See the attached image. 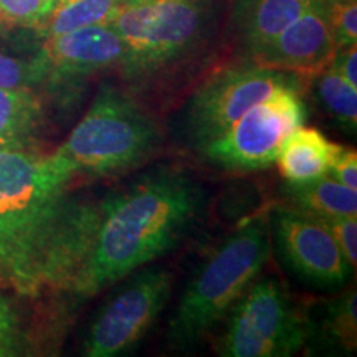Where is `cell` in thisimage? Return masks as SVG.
Instances as JSON below:
<instances>
[{
    "instance_id": "cell-1",
    "label": "cell",
    "mask_w": 357,
    "mask_h": 357,
    "mask_svg": "<svg viewBox=\"0 0 357 357\" xmlns=\"http://www.w3.org/2000/svg\"><path fill=\"white\" fill-rule=\"evenodd\" d=\"M77 177L56 153L0 151V284L71 291L100 218L98 202L73 189Z\"/></svg>"
},
{
    "instance_id": "cell-2",
    "label": "cell",
    "mask_w": 357,
    "mask_h": 357,
    "mask_svg": "<svg viewBox=\"0 0 357 357\" xmlns=\"http://www.w3.org/2000/svg\"><path fill=\"white\" fill-rule=\"evenodd\" d=\"M207 204L202 184L187 169L151 167L98 202V227L75 281L91 298L178 247Z\"/></svg>"
},
{
    "instance_id": "cell-3",
    "label": "cell",
    "mask_w": 357,
    "mask_h": 357,
    "mask_svg": "<svg viewBox=\"0 0 357 357\" xmlns=\"http://www.w3.org/2000/svg\"><path fill=\"white\" fill-rule=\"evenodd\" d=\"M271 247L266 218L243 223L227 236L187 281L169 321V346L176 351L190 349L208 336L258 278Z\"/></svg>"
},
{
    "instance_id": "cell-4",
    "label": "cell",
    "mask_w": 357,
    "mask_h": 357,
    "mask_svg": "<svg viewBox=\"0 0 357 357\" xmlns=\"http://www.w3.org/2000/svg\"><path fill=\"white\" fill-rule=\"evenodd\" d=\"M162 134L158 121L126 91L102 84L60 154L78 176H123L149 162Z\"/></svg>"
},
{
    "instance_id": "cell-5",
    "label": "cell",
    "mask_w": 357,
    "mask_h": 357,
    "mask_svg": "<svg viewBox=\"0 0 357 357\" xmlns=\"http://www.w3.org/2000/svg\"><path fill=\"white\" fill-rule=\"evenodd\" d=\"M212 0H126L111 26L126 47L119 66L129 79L149 78L177 63L204 42Z\"/></svg>"
},
{
    "instance_id": "cell-6",
    "label": "cell",
    "mask_w": 357,
    "mask_h": 357,
    "mask_svg": "<svg viewBox=\"0 0 357 357\" xmlns=\"http://www.w3.org/2000/svg\"><path fill=\"white\" fill-rule=\"evenodd\" d=\"M215 351L223 357H287L311 339V323L276 278L255 280L225 316Z\"/></svg>"
},
{
    "instance_id": "cell-7",
    "label": "cell",
    "mask_w": 357,
    "mask_h": 357,
    "mask_svg": "<svg viewBox=\"0 0 357 357\" xmlns=\"http://www.w3.org/2000/svg\"><path fill=\"white\" fill-rule=\"evenodd\" d=\"M303 84L278 88L194 153L205 162L229 172H253L270 167L287 137L306 119Z\"/></svg>"
},
{
    "instance_id": "cell-8",
    "label": "cell",
    "mask_w": 357,
    "mask_h": 357,
    "mask_svg": "<svg viewBox=\"0 0 357 357\" xmlns=\"http://www.w3.org/2000/svg\"><path fill=\"white\" fill-rule=\"evenodd\" d=\"M296 83H305V78L252 60L217 71L192 93L178 113V137L195 151L230 128L253 105L278 88Z\"/></svg>"
},
{
    "instance_id": "cell-9",
    "label": "cell",
    "mask_w": 357,
    "mask_h": 357,
    "mask_svg": "<svg viewBox=\"0 0 357 357\" xmlns=\"http://www.w3.org/2000/svg\"><path fill=\"white\" fill-rule=\"evenodd\" d=\"M124 280L89 321L82 346L83 356L129 354L162 314L172 294L171 271L162 266L146 265Z\"/></svg>"
},
{
    "instance_id": "cell-10",
    "label": "cell",
    "mask_w": 357,
    "mask_h": 357,
    "mask_svg": "<svg viewBox=\"0 0 357 357\" xmlns=\"http://www.w3.org/2000/svg\"><path fill=\"white\" fill-rule=\"evenodd\" d=\"M268 222L280 260L298 278L316 288L336 289L354 275L321 218L280 207Z\"/></svg>"
},
{
    "instance_id": "cell-11",
    "label": "cell",
    "mask_w": 357,
    "mask_h": 357,
    "mask_svg": "<svg viewBox=\"0 0 357 357\" xmlns=\"http://www.w3.org/2000/svg\"><path fill=\"white\" fill-rule=\"evenodd\" d=\"M337 48L329 26L328 2L312 3L266 45L250 53L255 63L301 78H316L331 65Z\"/></svg>"
},
{
    "instance_id": "cell-12",
    "label": "cell",
    "mask_w": 357,
    "mask_h": 357,
    "mask_svg": "<svg viewBox=\"0 0 357 357\" xmlns=\"http://www.w3.org/2000/svg\"><path fill=\"white\" fill-rule=\"evenodd\" d=\"M38 58L47 78L71 79L119 68L126 58V47L113 26L95 25L47 37Z\"/></svg>"
},
{
    "instance_id": "cell-13",
    "label": "cell",
    "mask_w": 357,
    "mask_h": 357,
    "mask_svg": "<svg viewBox=\"0 0 357 357\" xmlns=\"http://www.w3.org/2000/svg\"><path fill=\"white\" fill-rule=\"evenodd\" d=\"M311 3L312 0H235L231 24L250 55L275 38Z\"/></svg>"
},
{
    "instance_id": "cell-14",
    "label": "cell",
    "mask_w": 357,
    "mask_h": 357,
    "mask_svg": "<svg viewBox=\"0 0 357 357\" xmlns=\"http://www.w3.org/2000/svg\"><path fill=\"white\" fill-rule=\"evenodd\" d=\"M43 105L32 88H0V151H33Z\"/></svg>"
},
{
    "instance_id": "cell-15",
    "label": "cell",
    "mask_w": 357,
    "mask_h": 357,
    "mask_svg": "<svg viewBox=\"0 0 357 357\" xmlns=\"http://www.w3.org/2000/svg\"><path fill=\"white\" fill-rule=\"evenodd\" d=\"M336 149L337 144L326 139L318 129L300 126L283 142L275 162L287 182H307L329 174Z\"/></svg>"
},
{
    "instance_id": "cell-16",
    "label": "cell",
    "mask_w": 357,
    "mask_h": 357,
    "mask_svg": "<svg viewBox=\"0 0 357 357\" xmlns=\"http://www.w3.org/2000/svg\"><path fill=\"white\" fill-rule=\"evenodd\" d=\"M288 207L314 217L357 215V192L326 174L307 182L283 187Z\"/></svg>"
},
{
    "instance_id": "cell-17",
    "label": "cell",
    "mask_w": 357,
    "mask_h": 357,
    "mask_svg": "<svg viewBox=\"0 0 357 357\" xmlns=\"http://www.w3.org/2000/svg\"><path fill=\"white\" fill-rule=\"evenodd\" d=\"M121 3V0H56L37 32L47 38L86 26L109 25Z\"/></svg>"
},
{
    "instance_id": "cell-18",
    "label": "cell",
    "mask_w": 357,
    "mask_h": 357,
    "mask_svg": "<svg viewBox=\"0 0 357 357\" xmlns=\"http://www.w3.org/2000/svg\"><path fill=\"white\" fill-rule=\"evenodd\" d=\"M357 307L356 288L347 289L344 294L331 301L326 307L321 321V336L329 347L354 354L357 349Z\"/></svg>"
},
{
    "instance_id": "cell-19",
    "label": "cell",
    "mask_w": 357,
    "mask_h": 357,
    "mask_svg": "<svg viewBox=\"0 0 357 357\" xmlns=\"http://www.w3.org/2000/svg\"><path fill=\"white\" fill-rule=\"evenodd\" d=\"M316 78V93L326 113L347 132L354 134L357 128V88L329 66Z\"/></svg>"
},
{
    "instance_id": "cell-20",
    "label": "cell",
    "mask_w": 357,
    "mask_h": 357,
    "mask_svg": "<svg viewBox=\"0 0 357 357\" xmlns=\"http://www.w3.org/2000/svg\"><path fill=\"white\" fill-rule=\"evenodd\" d=\"M56 0H0V26L38 29Z\"/></svg>"
},
{
    "instance_id": "cell-21",
    "label": "cell",
    "mask_w": 357,
    "mask_h": 357,
    "mask_svg": "<svg viewBox=\"0 0 357 357\" xmlns=\"http://www.w3.org/2000/svg\"><path fill=\"white\" fill-rule=\"evenodd\" d=\"M47 78V70L37 56L32 61L0 52V88H30Z\"/></svg>"
},
{
    "instance_id": "cell-22",
    "label": "cell",
    "mask_w": 357,
    "mask_h": 357,
    "mask_svg": "<svg viewBox=\"0 0 357 357\" xmlns=\"http://www.w3.org/2000/svg\"><path fill=\"white\" fill-rule=\"evenodd\" d=\"M328 19L337 50L357 42V2L339 0L328 2Z\"/></svg>"
},
{
    "instance_id": "cell-23",
    "label": "cell",
    "mask_w": 357,
    "mask_h": 357,
    "mask_svg": "<svg viewBox=\"0 0 357 357\" xmlns=\"http://www.w3.org/2000/svg\"><path fill=\"white\" fill-rule=\"evenodd\" d=\"M25 337L15 307L0 294V357L17 356L24 351Z\"/></svg>"
},
{
    "instance_id": "cell-24",
    "label": "cell",
    "mask_w": 357,
    "mask_h": 357,
    "mask_svg": "<svg viewBox=\"0 0 357 357\" xmlns=\"http://www.w3.org/2000/svg\"><path fill=\"white\" fill-rule=\"evenodd\" d=\"M314 217V215H312ZM357 215L318 217L331 231L337 247L341 248L351 270L356 271L357 265Z\"/></svg>"
},
{
    "instance_id": "cell-25",
    "label": "cell",
    "mask_w": 357,
    "mask_h": 357,
    "mask_svg": "<svg viewBox=\"0 0 357 357\" xmlns=\"http://www.w3.org/2000/svg\"><path fill=\"white\" fill-rule=\"evenodd\" d=\"M329 176L341 182L351 189L357 190V154L354 149L339 146L334 153Z\"/></svg>"
},
{
    "instance_id": "cell-26",
    "label": "cell",
    "mask_w": 357,
    "mask_h": 357,
    "mask_svg": "<svg viewBox=\"0 0 357 357\" xmlns=\"http://www.w3.org/2000/svg\"><path fill=\"white\" fill-rule=\"evenodd\" d=\"M329 68L336 71L339 77H342L347 83L357 88V47L351 45V47L341 48L334 55Z\"/></svg>"
},
{
    "instance_id": "cell-27",
    "label": "cell",
    "mask_w": 357,
    "mask_h": 357,
    "mask_svg": "<svg viewBox=\"0 0 357 357\" xmlns=\"http://www.w3.org/2000/svg\"><path fill=\"white\" fill-rule=\"evenodd\" d=\"M326 2H339V0H326Z\"/></svg>"
},
{
    "instance_id": "cell-28",
    "label": "cell",
    "mask_w": 357,
    "mask_h": 357,
    "mask_svg": "<svg viewBox=\"0 0 357 357\" xmlns=\"http://www.w3.org/2000/svg\"><path fill=\"white\" fill-rule=\"evenodd\" d=\"M121 2H126V0H121Z\"/></svg>"
}]
</instances>
